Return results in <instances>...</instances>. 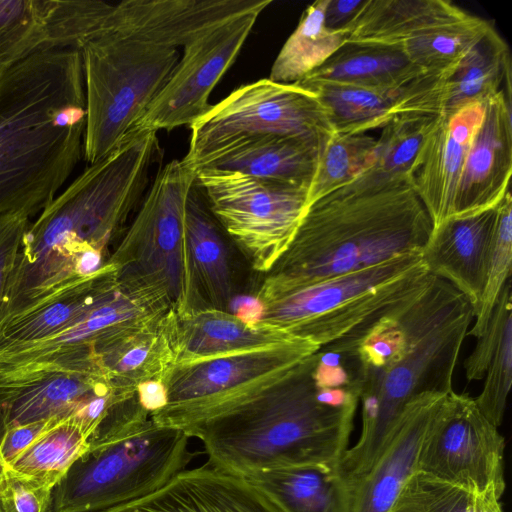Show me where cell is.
<instances>
[{"label":"cell","instance_id":"1","mask_svg":"<svg viewBox=\"0 0 512 512\" xmlns=\"http://www.w3.org/2000/svg\"><path fill=\"white\" fill-rule=\"evenodd\" d=\"M473 320L470 301L434 277L418 296L344 336L359 368L362 430L339 468L354 488L411 399L425 392L453 391L454 370Z\"/></svg>","mask_w":512,"mask_h":512},{"label":"cell","instance_id":"2","mask_svg":"<svg viewBox=\"0 0 512 512\" xmlns=\"http://www.w3.org/2000/svg\"><path fill=\"white\" fill-rule=\"evenodd\" d=\"M85 89L79 50L34 53L0 86V215L40 213L83 155Z\"/></svg>","mask_w":512,"mask_h":512},{"label":"cell","instance_id":"3","mask_svg":"<svg viewBox=\"0 0 512 512\" xmlns=\"http://www.w3.org/2000/svg\"><path fill=\"white\" fill-rule=\"evenodd\" d=\"M316 352L260 393L184 432L201 441L208 462L242 476L338 464L348 449L359 394L318 384Z\"/></svg>","mask_w":512,"mask_h":512},{"label":"cell","instance_id":"4","mask_svg":"<svg viewBox=\"0 0 512 512\" xmlns=\"http://www.w3.org/2000/svg\"><path fill=\"white\" fill-rule=\"evenodd\" d=\"M149 184L139 159L112 151L86 169L30 223L10 274L0 320L100 270Z\"/></svg>","mask_w":512,"mask_h":512},{"label":"cell","instance_id":"5","mask_svg":"<svg viewBox=\"0 0 512 512\" xmlns=\"http://www.w3.org/2000/svg\"><path fill=\"white\" fill-rule=\"evenodd\" d=\"M432 221L411 176L369 168L307 206L284 253L261 284L290 288L420 252Z\"/></svg>","mask_w":512,"mask_h":512},{"label":"cell","instance_id":"6","mask_svg":"<svg viewBox=\"0 0 512 512\" xmlns=\"http://www.w3.org/2000/svg\"><path fill=\"white\" fill-rule=\"evenodd\" d=\"M433 278L413 252L307 285L261 284L254 321L322 347L418 296Z\"/></svg>","mask_w":512,"mask_h":512},{"label":"cell","instance_id":"7","mask_svg":"<svg viewBox=\"0 0 512 512\" xmlns=\"http://www.w3.org/2000/svg\"><path fill=\"white\" fill-rule=\"evenodd\" d=\"M85 89L82 158L110 154L169 80L178 48L135 33L104 31L79 49Z\"/></svg>","mask_w":512,"mask_h":512},{"label":"cell","instance_id":"8","mask_svg":"<svg viewBox=\"0 0 512 512\" xmlns=\"http://www.w3.org/2000/svg\"><path fill=\"white\" fill-rule=\"evenodd\" d=\"M189 439L150 416L89 447L54 487L50 512H102L157 492L192 461Z\"/></svg>","mask_w":512,"mask_h":512},{"label":"cell","instance_id":"9","mask_svg":"<svg viewBox=\"0 0 512 512\" xmlns=\"http://www.w3.org/2000/svg\"><path fill=\"white\" fill-rule=\"evenodd\" d=\"M196 172L182 159L159 170L107 262L118 281L162 294L177 315L194 311L185 245V207Z\"/></svg>","mask_w":512,"mask_h":512},{"label":"cell","instance_id":"10","mask_svg":"<svg viewBox=\"0 0 512 512\" xmlns=\"http://www.w3.org/2000/svg\"><path fill=\"white\" fill-rule=\"evenodd\" d=\"M319 348L294 338L264 348L173 364L161 379L167 404L151 413V419L184 431L260 393Z\"/></svg>","mask_w":512,"mask_h":512},{"label":"cell","instance_id":"11","mask_svg":"<svg viewBox=\"0 0 512 512\" xmlns=\"http://www.w3.org/2000/svg\"><path fill=\"white\" fill-rule=\"evenodd\" d=\"M189 127V149L182 160L194 171L210 154L247 136H294L322 150L336 135L328 110L314 92L268 78L236 88Z\"/></svg>","mask_w":512,"mask_h":512},{"label":"cell","instance_id":"12","mask_svg":"<svg viewBox=\"0 0 512 512\" xmlns=\"http://www.w3.org/2000/svg\"><path fill=\"white\" fill-rule=\"evenodd\" d=\"M196 183L253 270L267 273L298 229L308 189L217 169L198 170Z\"/></svg>","mask_w":512,"mask_h":512},{"label":"cell","instance_id":"13","mask_svg":"<svg viewBox=\"0 0 512 512\" xmlns=\"http://www.w3.org/2000/svg\"><path fill=\"white\" fill-rule=\"evenodd\" d=\"M272 3L224 20L184 45L169 80L128 132L190 126L210 108L209 96L236 61L260 14Z\"/></svg>","mask_w":512,"mask_h":512},{"label":"cell","instance_id":"14","mask_svg":"<svg viewBox=\"0 0 512 512\" xmlns=\"http://www.w3.org/2000/svg\"><path fill=\"white\" fill-rule=\"evenodd\" d=\"M505 441L468 394L452 391L421 445L417 472L475 494L505 490Z\"/></svg>","mask_w":512,"mask_h":512},{"label":"cell","instance_id":"15","mask_svg":"<svg viewBox=\"0 0 512 512\" xmlns=\"http://www.w3.org/2000/svg\"><path fill=\"white\" fill-rule=\"evenodd\" d=\"M172 307L160 293L121 284L59 335L0 358V366L50 361L98 371L92 352L108 341L139 330L166 316Z\"/></svg>","mask_w":512,"mask_h":512},{"label":"cell","instance_id":"16","mask_svg":"<svg viewBox=\"0 0 512 512\" xmlns=\"http://www.w3.org/2000/svg\"><path fill=\"white\" fill-rule=\"evenodd\" d=\"M452 73H426L391 87H358L325 82H296L314 92L329 112L337 135L366 134L410 115L439 116Z\"/></svg>","mask_w":512,"mask_h":512},{"label":"cell","instance_id":"17","mask_svg":"<svg viewBox=\"0 0 512 512\" xmlns=\"http://www.w3.org/2000/svg\"><path fill=\"white\" fill-rule=\"evenodd\" d=\"M111 388L101 374L50 361L0 366V437L15 426L75 416Z\"/></svg>","mask_w":512,"mask_h":512},{"label":"cell","instance_id":"18","mask_svg":"<svg viewBox=\"0 0 512 512\" xmlns=\"http://www.w3.org/2000/svg\"><path fill=\"white\" fill-rule=\"evenodd\" d=\"M467 14L447 0H366L344 30L345 44L396 48L425 70L448 25Z\"/></svg>","mask_w":512,"mask_h":512},{"label":"cell","instance_id":"19","mask_svg":"<svg viewBox=\"0 0 512 512\" xmlns=\"http://www.w3.org/2000/svg\"><path fill=\"white\" fill-rule=\"evenodd\" d=\"M484 115V103L478 102L444 112L415 162L413 184L433 226L454 214L463 167Z\"/></svg>","mask_w":512,"mask_h":512},{"label":"cell","instance_id":"20","mask_svg":"<svg viewBox=\"0 0 512 512\" xmlns=\"http://www.w3.org/2000/svg\"><path fill=\"white\" fill-rule=\"evenodd\" d=\"M102 512H287L246 477L210 462L186 469L157 492Z\"/></svg>","mask_w":512,"mask_h":512},{"label":"cell","instance_id":"21","mask_svg":"<svg viewBox=\"0 0 512 512\" xmlns=\"http://www.w3.org/2000/svg\"><path fill=\"white\" fill-rule=\"evenodd\" d=\"M449 393L425 392L405 405L377 459L355 487L354 512H390L417 472L423 440Z\"/></svg>","mask_w":512,"mask_h":512},{"label":"cell","instance_id":"22","mask_svg":"<svg viewBox=\"0 0 512 512\" xmlns=\"http://www.w3.org/2000/svg\"><path fill=\"white\" fill-rule=\"evenodd\" d=\"M498 215L499 203L477 213L449 217L432 227L420 251L429 273L462 293L474 312L485 284Z\"/></svg>","mask_w":512,"mask_h":512},{"label":"cell","instance_id":"23","mask_svg":"<svg viewBox=\"0 0 512 512\" xmlns=\"http://www.w3.org/2000/svg\"><path fill=\"white\" fill-rule=\"evenodd\" d=\"M483 123L463 167L453 216L494 207L510 189L512 173L511 74L484 103Z\"/></svg>","mask_w":512,"mask_h":512},{"label":"cell","instance_id":"24","mask_svg":"<svg viewBox=\"0 0 512 512\" xmlns=\"http://www.w3.org/2000/svg\"><path fill=\"white\" fill-rule=\"evenodd\" d=\"M262 0H125L114 4L104 31L135 33L183 47L226 19L249 11Z\"/></svg>","mask_w":512,"mask_h":512},{"label":"cell","instance_id":"25","mask_svg":"<svg viewBox=\"0 0 512 512\" xmlns=\"http://www.w3.org/2000/svg\"><path fill=\"white\" fill-rule=\"evenodd\" d=\"M117 285V268L106 262L96 273L1 319L0 358L59 335Z\"/></svg>","mask_w":512,"mask_h":512},{"label":"cell","instance_id":"26","mask_svg":"<svg viewBox=\"0 0 512 512\" xmlns=\"http://www.w3.org/2000/svg\"><path fill=\"white\" fill-rule=\"evenodd\" d=\"M185 245L194 311H229L235 297L226 233L195 182L185 207Z\"/></svg>","mask_w":512,"mask_h":512},{"label":"cell","instance_id":"27","mask_svg":"<svg viewBox=\"0 0 512 512\" xmlns=\"http://www.w3.org/2000/svg\"><path fill=\"white\" fill-rule=\"evenodd\" d=\"M167 325L174 364L250 351L296 338L230 311L212 308L182 315L170 311Z\"/></svg>","mask_w":512,"mask_h":512},{"label":"cell","instance_id":"28","mask_svg":"<svg viewBox=\"0 0 512 512\" xmlns=\"http://www.w3.org/2000/svg\"><path fill=\"white\" fill-rule=\"evenodd\" d=\"M321 148L302 138L265 134L238 139L195 167L233 171L257 179L309 189Z\"/></svg>","mask_w":512,"mask_h":512},{"label":"cell","instance_id":"29","mask_svg":"<svg viewBox=\"0 0 512 512\" xmlns=\"http://www.w3.org/2000/svg\"><path fill=\"white\" fill-rule=\"evenodd\" d=\"M287 512H354L355 490L338 464H311L244 476Z\"/></svg>","mask_w":512,"mask_h":512},{"label":"cell","instance_id":"30","mask_svg":"<svg viewBox=\"0 0 512 512\" xmlns=\"http://www.w3.org/2000/svg\"><path fill=\"white\" fill-rule=\"evenodd\" d=\"M169 313L150 325L114 338L93 350L98 369L113 387L136 391L143 382L161 380L174 364L167 325Z\"/></svg>","mask_w":512,"mask_h":512},{"label":"cell","instance_id":"31","mask_svg":"<svg viewBox=\"0 0 512 512\" xmlns=\"http://www.w3.org/2000/svg\"><path fill=\"white\" fill-rule=\"evenodd\" d=\"M426 73L399 49L344 44L321 66L298 82H325L358 87H391Z\"/></svg>","mask_w":512,"mask_h":512},{"label":"cell","instance_id":"32","mask_svg":"<svg viewBox=\"0 0 512 512\" xmlns=\"http://www.w3.org/2000/svg\"><path fill=\"white\" fill-rule=\"evenodd\" d=\"M511 73L509 47L494 25L466 53L448 80L446 113L471 103H485Z\"/></svg>","mask_w":512,"mask_h":512},{"label":"cell","instance_id":"33","mask_svg":"<svg viewBox=\"0 0 512 512\" xmlns=\"http://www.w3.org/2000/svg\"><path fill=\"white\" fill-rule=\"evenodd\" d=\"M89 437L74 416L61 419L7 464V475L55 487L88 450Z\"/></svg>","mask_w":512,"mask_h":512},{"label":"cell","instance_id":"34","mask_svg":"<svg viewBox=\"0 0 512 512\" xmlns=\"http://www.w3.org/2000/svg\"><path fill=\"white\" fill-rule=\"evenodd\" d=\"M328 0H318L303 12L270 70L268 79L296 83L321 66L345 44L342 31L329 30L324 23Z\"/></svg>","mask_w":512,"mask_h":512},{"label":"cell","instance_id":"35","mask_svg":"<svg viewBox=\"0 0 512 512\" xmlns=\"http://www.w3.org/2000/svg\"><path fill=\"white\" fill-rule=\"evenodd\" d=\"M50 49L44 0H0V86L18 63Z\"/></svg>","mask_w":512,"mask_h":512},{"label":"cell","instance_id":"36","mask_svg":"<svg viewBox=\"0 0 512 512\" xmlns=\"http://www.w3.org/2000/svg\"><path fill=\"white\" fill-rule=\"evenodd\" d=\"M376 155L375 137L367 134L333 136L320 152L307 193V206L371 168Z\"/></svg>","mask_w":512,"mask_h":512},{"label":"cell","instance_id":"37","mask_svg":"<svg viewBox=\"0 0 512 512\" xmlns=\"http://www.w3.org/2000/svg\"><path fill=\"white\" fill-rule=\"evenodd\" d=\"M44 5L51 49L76 50L105 29L114 7L98 0H44Z\"/></svg>","mask_w":512,"mask_h":512},{"label":"cell","instance_id":"38","mask_svg":"<svg viewBox=\"0 0 512 512\" xmlns=\"http://www.w3.org/2000/svg\"><path fill=\"white\" fill-rule=\"evenodd\" d=\"M439 116L410 115L384 127L377 138L372 168L389 176L412 177L415 162Z\"/></svg>","mask_w":512,"mask_h":512},{"label":"cell","instance_id":"39","mask_svg":"<svg viewBox=\"0 0 512 512\" xmlns=\"http://www.w3.org/2000/svg\"><path fill=\"white\" fill-rule=\"evenodd\" d=\"M512 269V197L510 189L499 202V215L485 284L479 305L474 312V324L467 335L478 338L487 326L498 298L511 279Z\"/></svg>","mask_w":512,"mask_h":512},{"label":"cell","instance_id":"40","mask_svg":"<svg viewBox=\"0 0 512 512\" xmlns=\"http://www.w3.org/2000/svg\"><path fill=\"white\" fill-rule=\"evenodd\" d=\"M476 494L422 472L413 474L390 512H475Z\"/></svg>","mask_w":512,"mask_h":512},{"label":"cell","instance_id":"41","mask_svg":"<svg viewBox=\"0 0 512 512\" xmlns=\"http://www.w3.org/2000/svg\"><path fill=\"white\" fill-rule=\"evenodd\" d=\"M512 383V324L501 336L485 376L480 394L474 398L483 415L496 427L504 417Z\"/></svg>","mask_w":512,"mask_h":512},{"label":"cell","instance_id":"42","mask_svg":"<svg viewBox=\"0 0 512 512\" xmlns=\"http://www.w3.org/2000/svg\"><path fill=\"white\" fill-rule=\"evenodd\" d=\"M511 293L510 279L498 298L483 334L477 338L474 350L464 362L465 375L469 381L484 378L502 334L506 327L512 324Z\"/></svg>","mask_w":512,"mask_h":512},{"label":"cell","instance_id":"43","mask_svg":"<svg viewBox=\"0 0 512 512\" xmlns=\"http://www.w3.org/2000/svg\"><path fill=\"white\" fill-rule=\"evenodd\" d=\"M29 219L22 212L0 215V313L10 274L30 224Z\"/></svg>","mask_w":512,"mask_h":512},{"label":"cell","instance_id":"44","mask_svg":"<svg viewBox=\"0 0 512 512\" xmlns=\"http://www.w3.org/2000/svg\"><path fill=\"white\" fill-rule=\"evenodd\" d=\"M15 512H50L54 487L49 484L8 477Z\"/></svg>","mask_w":512,"mask_h":512},{"label":"cell","instance_id":"45","mask_svg":"<svg viewBox=\"0 0 512 512\" xmlns=\"http://www.w3.org/2000/svg\"><path fill=\"white\" fill-rule=\"evenodd\" d=\"M61 419L39 421L7 429L0 437V457L7 466L51 425Z\"/></svg>","mask_w":512,"mask_h":512},{"label":"cell","instance_id":"46","mask_svg":"<svg viewBox=\"0 0 512 512\" xmlns=\"http://www.w3.org/2000/svg\"><path fill=\"white\" fill-rule=\"evenodd\" d=\"M366 0H328L324 23L332 31H342L355 19Z\"/></svg>","mask_w":512,"mask_h":512},{"label":"cell","instance_id":"47","mask_svg":"<svg viewBox=\"0 0 512 512\" xmlns=\"http://www.w3.org/2000/svg\"><path fill=\"white\" fill-rule=\"evenodd\" d=\"M141 406L150 414L167 404V391L161 380H150L138 385L136 389Z\"/></svg>","mask_w":512,"mask_h":512},{"label":"cell","instance_id":"48","mask_svg":"<svg viewBox=\"0 0 512 512\" xmlns=\"http://www.w3.org/2000/svg\"><path fill=\"white\" fill-rule=\"evenodd\" d=\"M0 512H15L11 500L6 466L0 457Z\"/></svg>","mask_w":512,"mask_h":512},{"label":"cell","instance_id":"49","mask_svg":"<svg viewBox=\"0 0 512 512\" xmlns=\"http://www.w3.org/2000/svg\"><path fill=\"white\" fill-rule=\"evenodd\" d=\"M495 492L476 494L475 512H503Z\"/></svg>","mask_w":512,"mask_h":512}]
</instances>
